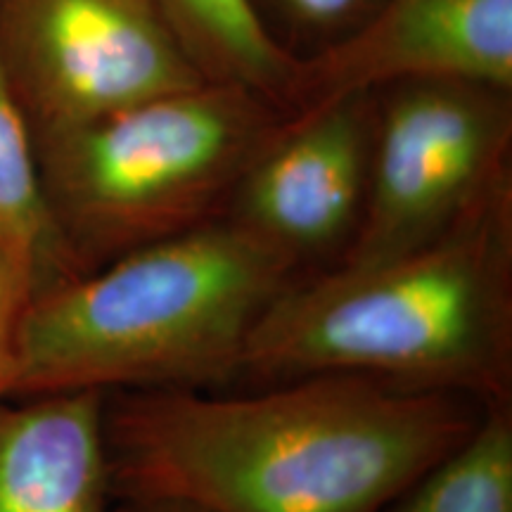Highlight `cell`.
<instances>
[{"mask_svg":"<svg viewBox=\"0 0 512 512\" xmlns=\"http://www.w3.org/2000/svg\"><path fill=\"white\" fill-rule=\"evenodd\" d=\"M477 420L465 396L351 375L105 396L114 496L209 512H382Z\"/></svg>","mask_w":512,"mask_h":512,"instance_id":"cell-1","label":"cell"},{"mask_svg":"<svg viewBox=\"0 0 512 512\" xmlns=\"http://www.w3.org/2000/svg\"><path fill=\"white\" fill-rule=\"evenodd\" d=\"M105 396L0 399V512H114Z\"/></svg>","mask_w":512,"mask_h":512,"instance_id":"cell-9","label":"cell"},{"mask_svg":"<svg viewBox=\"0 0 512 512\" xmlns=\"http://www.w3.org/2000/svg\"><path fill=\"white\" fill-rule=\"evenodd\" d=\"M124 508H114V512H209L176 498H126Z\"/></svg>","mask_w":512,"mask_h":512,"instance_id":"cell-15","label":"cell"},{"mask_svg":"<svg viewBox=\"0 0 512 512\" xmlns=\"http://www.w3.org/2000/svg\"><path fill=\"white\" fill-rule=\"evenodd\" d=\"M297 268L228 216L114 256L34 294L5 399L235 382L249 332Z\"/></svg>","mask_w":512,"mask_h":512,"instance_id":"cell-3","label":"cell"},{"mask_svg":"<svg viewBox=\"0 0 512 512\" xmlns=\"http://www.w3.org/2000/svg\"><path fill=\"white\" fill-rule=\"evenodd\" d=\"M375 93H344L287 114L235 183L223 216L292 256L342 254L368 188Z\"/></svg>","mask_w":512,"mask_h":512,"instance_id":"cell-7","label":"cell"},{"mask_svg":"<svg viewBox=\"0 0 512 512\" xmlns=\"http://www.w3.org/2000/svg\"><path fill=\"white\" fill-rule=\"evenodd\" d=\"M292 34L330 46L361 27L382 0H266Z\"/></svg>","mask_w":512,"mask_h":512,"instance_id":"cell-14","label":"cell"},{"mask_svg":"<svg viewBox=\"0 0 512 512\" xmlns=\"http://www.w3.org/2000/svg\"><path fill=\"white\" fill-rule=\"evenodd\" d=\"M209 81L238 83L285 114L294 107L299 57L275 38L256 0H152Z\"/></svg>","mask_w":512,"mask_h":512,"instance_id":"cell-10","label":"cell"},{"mask_svg":"<svg viewBox=\"0 0 512 512\" xmlns=\"http://www.w3.org/2000/svg\"><path fill=\"white\" fill-rule=\"evenodd\" d=\"M0 240L31 256L41 275V290L81 273L55 226L43 190L34 133L12 93L3 64H0Z\"/></svg>","mask_w":512,"mask_h":512,"instance_id":"cell-11","label":"cell"},{"mask_svg":"<svg viewBox=\"0 0 512 512\" xmlns=\"http://www.w3.org/2000/svg\"><path fill=\"white\" fill-rule=\"evenodd\" d=\"M510 91L453 79L375 91L368 188L335 266H368L425 245L510 176Z\"/></svg>","mask_w":512,"mask_h":512,"instance_id":"cell-5","label":"cell"},{"mask_svg":"<svg viewBox=\"0 0 512 512\" xmlns=\"http://www.w3.org/2000/svg\"><path fill=\"white\" fill-rule=\"evenodd\" d=\"M382 512H512L510 401L489 403L472 432Z\"/></svg>","mask_w":512,"mask_h":512,"instance_id":"cell-12","label":"cell"},{"mask_svg":"<svg viewBox=\"0 0 512 512\" xmlns=\"http://www.w3.org/2000/svg\"><path fill=\"white\" fill-rule=\"evenodd\" d=\"M38 290L41 275L31 256L0 240V399L8 394L19 325Z\"/></svg>","mask_w":512,"mask_h":512,"instance_id":"cell-13","label":"cell"},{"mask_svg":"<svg viewBox=\"0 0 512 512\" xmlns=\"http://www.w3.org/2000/svg\"><path fill=\"white\" fill-rule=\"evenodd\" d=\"M0 64L34 140L209 81L152 0H0Z\"/></svg>","mask_w":512,"mask_h":512,"instance_id":"cell-6","label":"cell"},{"mask_svg":"<svg viewBox=\"0 0 512 512\" xmlns=\"http://www.w3.org/2000/svg\"><path fill=\"white\" fill-rule=\"evenodd\" d=\"M351 375L489 403L512 387V178L437 238L294 280L249 332L235 382Z\"/></svg>","mask_w":512,"mask_h":512,"instance_id":"cell-2","label":"cell"},{"mask_svg":"<svg viewBox=\"0 0 512 512\" xmlns=\"http://www.w3.org/2000/svg\"><path fill=\"white\" fill-rule=\"evenodd\" d=\"M418 79L512 91V0H382L361 27L302 57L292 112Z\"/></svg>","mask_w":512,"mask_h":512,"instance_id":"cell-8","label":"cell"},{"mask_svg":"<svg viewBox=\"0 0 512 512\" xmlns=\"http://www.w3.org/2000/svg\"><path fill=\"white\" fill-rule=\"evenodd\" d=\"M285 117L238 83L204 81L36 140L55 226L81 273L223 216Z\"/></svg>","mask_w":512,"mask_h":512,"instance_id":"cell-4","label":"cell"}]
</instances>
